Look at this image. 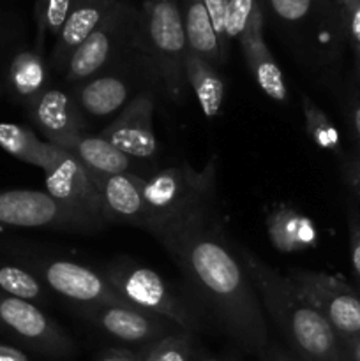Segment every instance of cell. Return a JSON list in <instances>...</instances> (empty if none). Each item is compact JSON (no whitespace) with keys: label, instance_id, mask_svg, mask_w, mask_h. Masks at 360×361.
Listing matches in <instances>:
<instances>
[{"label":"cell","instance_id":"obj_1","mask_svg":"<svg viewBox=\"0 0 360 361\" xmlns=\"http://www.w3.org/2000/svg\"><path fill=\"white\" fill-rule=\"evenodd\" d=\"M157 242L224 334L242 351L260 355L268 344L263 307L215 210L164 233Z\"/></svg>","mask_w":360,"mask_h":361},{"label":"cell","instance_id":"obj_2","mask_svg":"<svg viewBox=\"0 0 360 361\" xmlns=\"http://www.w3.org/2000/svg\"><path fill=\"white\" fill-rule=\"evenodd\" d=\"M263 312L300 361H346L342 341L327 319L300 296L289 279L265 264L251 250L236 247Z\"/></svg>","mask_w":360,"mask_h":361},{"label":"cell","instance_id":"obj_3","mask_svg":"<svg viewBox=\"0 0 360 361\" xmlns=\"http://www.w3.org/2000/svg\"><path fill=\"white\" fill-rule=\"evenodd\" d=\"M138 59L154 87L169 101L186 99V56L189 53L182 11L176 0H147L140 14Z\"/></svg>","mask_w":360,"mask_h":361},{"label":"cell","instance_id":"obj_4","mask_svg":"<svg viewBox=\"0 0 360 361\" xmlns=\"http://www.w3.org/2000/svg\"><path fill=\"white\" fill-rule=\"evenodd\" d=\"M215 161L217 159L212 157L200 169L180 162L145 178L143 197L148 210V233L155 240L215 210Z\"/></svg>","mask_w":360,"mask_h":361},{"label":"cell","instance_id":"obj_5","mask_svg":"<svg viewBox=\"0 0 360 361\" xmlns=\"http://www.w3.org/2000/svg\"><path fill=\"white\" fill-rule=\"evenodd\" d=\"M102 275L131 305L164 317L182 331L196 334L201 328L200 316L191 303L152 268L119 257L102 270Z\"/></svg>","mask_w":360,"mask_h":361},{"label":"cell","instance_id":"obj_6","mask_svg":"<svg viewBox=\"0 0 360 361\" xmlns=\"http://www.w3.org/2000/svg\"><path fill=\"white\" fill-rule=\"evenodd\" d=\"M140 14L131 7L116 2L97 28L85 39L67 62L66 81L71 85L83 83L104 73L112 63L136 46Z\"/></svg>","mask_w":360,"mask_h":361},{"label":"cell","instance_id":"obj_7","mask_svg":"<svg viewBox=\"0 0 360 361\" xmlns=\"http://www.w3.org/2000/svg\"><path fill=\"white\" fill-rule=\"evenodd\" d=\"M0 224L66 233H95L102 229L94 219L60 203L48 192L27 189L0 192Z\"/></svg>","mask_w":360,"mask_h":361},{"label":"cell","instance_id":"obj_8","mask_svg":"<svg viewBox=\"0 0 360 361\" xmlns=\"http://www.w3.org/2000/svg\"><path fill=\"white\" fill-rule=\"evenodd\" d=\"M286 277L309 305L330 323L341 341L360 337V295L323 271L289 268Z\"/></svg>","mask_w":360,"mask_h":361},{"label":"cell","instance_id":"obj_9","mask_svg":"<svg viewBox=\"0 0 360 361\" xmlns=\"http://www.w3.org/2000/svg\"><path fill=\"white\" fill-rule=\"evenodd\" d=\"M0 323L49 358H69L76 349L69 334L28 300L0 293Z\"/></svg>","mask_w":360,"mask_h":361},{"label":"cell","instance_id":"obj_10","mask_svg":"<svg viewBox=\"0 0 360 361\" xmlns=\"http://www.w3.org/2000/svg\"><path fill=\"white\" fill-rule=\"evenodd\" d=\"M80 314L109 338L134 345L136 349L179 331V328L164 317L138 309L131 303L80 307Z\"/></svg>","mask_w":360,"mask_h":361},{"label":"cell","instance_id":"obj_11","mask_svg":"<svg viewBox=\"0 0 360 361\" xmlns=\"http://www.w3.org/2000/svg\"><path fill=\"white\" fill-rule=\"evenodd\" d=\"M39 279L56 295L80 307L127 303L112 288L104 275L69 259H41L35 263Z\"/></svg>","mask_w":360,"mask_h":361},{"label":"cell","instance_id":"obj_12","mask_svg":"<svg viewBox=\"0 0 360 361\" xmlns=\"http://www.w3.org/2000/svg\"><path fill=\"white\" fill-rule=\"evenodd\" d=\"M155 99L150 90H141L99 133L113 147L131 159H152L157 155V137L154 129Z\"/></svg>","mask_w":360,"mask_h":361},{"label":"cell","instance_id":"obj_13","mask_svg":"<svg viewBox=\"0 0 360 361\" xmlns=\"http://www.w3.org/2000/svg\"><path fill=\"white\" fill-rule=\"evenodd\" d=\"M46 192L60 203L94 219L102 228L108 226L102 212L101 192L95 183L94 171L81 164L74 155L64 152L62 159L44 171Z\"/></svg>","mask_w":360,"mask_h":361},{"label":"cell","instance_id":"obj_14","mask_svg":"<svg viewBox=\"0 0 360 361\" xmlns=\"http://www.w3.org/2000/svg\"><path fill=\"white\" fill-rule=\"evenodd\" d=\"M108 224L133 226L148 231V210L143 197V176L131 173L102 175L94 171Z\"/></svg>","mask_w":360,"mask_h":361},{"label":"cell","instance_id":"obj_15","mask_svg":"<svg viewBox=\"0 0 360 361\" xmlns=\"http://www.w3.org/2000/svg\"><path fill=\"white\" fill-rule=\"evenodd\" d=\"M27 109L32 122L52 145L64 137L87 133L85 115L81 113L73 92L48 87L39 97L28 102Z\"/></svg>","mask_w":360,"mask_h":361},{"label":"cell","instance_id":"obj_16","mask_svg":"<svg viewBox=\"0 0 360 361\" xmlns=\"http://www.w3.org/2000/svg\"><path fill=\"white\" fill-rule=\"evenodd\" d=\"M240 41L244 60L247 63L251 76L254 78L258 87L263 94H267L272 101L286 102L288 101V87H286L284 74L279 67L277 60L274 59L268 46L263 39V18L260 9L254 14L249 28L244 32Z\"/></svg>","mask_w":360,"mask_h":361},{"label":"cell","instance_id":"obj_17","mask_svg":"<svg viewBox=\"0 0 360 361\" xmlns=\"http://www.w3.org/2000/svg\"><path fill=\"white\" fill-rule=\"evenodd\" d=\"M119 0H74L52 51L53 67L64 73L73 53L101 25Z\"/></svg>","mask_w":360,"mask_h":361},{"label":"cell","instance_id":"obj_18","mask_svg":"<svg viewBox=\"0 0 360 361\" xmlns=\"http://www.w3.org/2000/svg\"><path fill=\"white\" fill-rule=\"evenodd\" d=\"M73 95L81 113L94 118L116 115L131 101V80L120 73H101L73 85Z\"/></svg>","mask_w":360,"mask_h":361},{"label":"cell","instance_id":"obj_19","mask_svg":"<svg viewBox=\"0 0 360 361\" xmlns=\"http://www.w3.org/2000/svg\"><path fill=\"white\" fill-rule=\"evenodd\" d=\"M265 228L270 243L281 254L304 252L318 243V229L314 222L292 204L279 203L268 210Z\"/></svg>","mask_w":360,"mask_h":361},{"label":"cell","instance_id":"obj_20","mask_svg":"<svg viewBox=\"0 0 360 361\" xmlns=\"http://www.w3.org/2000/svg\"><path fill=\"white\" fill-rule=\"evenodd\" d=\"M55 147L74 155L81 164H85L92 171L102 173V175L131 173L133 169V159L127 157L124 152L113 147L108 140L101 137L99 134H74V136L56 141Z\"/></svg>","mask_w":360,"mask_h":361},{"label":"cell","instance_id":"obj_21","mask_svg":"<svg viewBox=\"0 0 360 361\" xmlns=\"http://www.w3.org/2000/svg\"><path fill=\"white\" fill-rule=\"evenodd\" d=\"M0 147L18 161L35 166L42 171L53 168L64 155V150L49 141L39 140L30 129L9 122H0Z\"/></svg>","mask_w":360,"mask_h":361},{"label":"cell","instance_id":"obj_22","mask_svg":"<svg viewBox=\"0 0 360 361\" xmlns=\"http://www.w3.org/2000/svg\"><path fill=\"white\" fill-rule=\"evenodd\" d=\"M187 87L194 92L201 111L207 118H215L224 104L226 83L217 66L189 51L186 56Z\"/></svg>","mask_w":360,"mask_h":361},{"label":"cell","instance_id":"obj_23","mask_svg":"<svg viewBox=\"0 0 360 361\" xmlns=\"http://www.w3.org/2000/svg\"><path fill=\"white\" fill-rule=\"evenodd\" d=\"M180 11H182L189 51L196 53L214 66L224 63L219 39L215 35L214 25H212L203 0H182Z\"/></svg>","mask_w":360,"mask_h":361},{"label":"cell","instance_id":"obj_24","mask_svg":"<svg viewBox=\"0 0 360 361\" xmlns=\"http://www.w3.org/2000/svg\"><path fill=\"white\" fill-rule=\"evenodd\" d=\"M9 85L14 94L25 101H34L48 88V71L37 51H21L9 66Z\"/></svg>","mask_w":360,"mask_h":361},{"label":"cell","instance_id":"obj_25","mask_svg":"<svg viewBox=\"0 0 360 361\" xmlns=\"http://www.w3.org/2000/svg\"><path fill=\"white\" fill-rule=\"evenodd\" d=\"M138 361H201L205 351L189 331H173L152 344L133 349Z\"/></svg>","mask_w":360,"mask_h":361},{"label":"cell","instance_id":"obj_26","mask_svg":"<svg viewBox=\"0 0 360 361\" xmlns=\"http://www.w3.org/2000/svg\"><path fill=\"white\" fill-rule=\"evenodd\" d=\"M302 115L306 122V133L321 150L332 152V154H341V136H339L337 127L332 123L327 113L309 97L304 94L302 99Z\"/></svg>","mask_w":360,"mask_h":361},{"label":"cell","instance_id":"obj_27","mask_svg":"<svg viewBox=\"0 0 360 361\" xmlns=\"http://www.w3.org/2000/svg\"><path fill=\"white\" fill-rule=\"evenodd\" d=\"M0 291L28 302H42L46 300L44 288L39 279L23 268L13 264H0Z\"/></svg>","mask_w":360,"mask_h":361},{"label":"cell","instance_id":"obj_28","mask_svg":"<svg viewBox=\"0 0 360 361\" xmlns=\"http://www.w3.org/2000/svg\"><path fill=\"white\" fill-rule=\"evenodd\" d=\"M74 0H37V53L42 51L46 35L59 37Z\"/></svg>","mask_w":360,"mask_h":361},{"label":"cell","instance_id":"obj_29","mask_svg":"<svg viewBox=\"0 0 360 361\" xmlns=\"http://www.w3.org/2000/svg\"><path fill=\"white\" fill-rule=\"evenodd\" d=\"M256 13L258 6L254 0H229L224 21V35L228 44L229 41L235 39L239 41L242 37Z\"/></svg>","mask_w":360,"mask_h":361},{"label":"cell","instance_id":"obj_30","mask_svg":"<svg viewBox=\"0 0 360 361\" xmlns=\"http://www.w3.org/2000/svg\"><path fill=\"white\" fill-rule=\"evenodd\" d=\"M272 11L286 23H296L307 18L313 7V0H268Z\"/></svg>","mask_w":360,"mask_h":361},{"label":"cell","instance_id":"obj_31","mask_svg":"<svg viewBox=\"0 0 360 361\" xmlns=\"http://www.w3.org/2000/svg\"><path fill=\"white\" fill-rule=\"evenodd\" d=\"M229 0H203L205 7L208 11L212 25H214L215 35L219 39V46H221L222 59L226 60V53H228V42H226L224 35V21H226V11H228Z\"/></svg>","mask_w":360,"mask_h":361},{"label":"cell","instance_id":"obj_32","mask_svg":"<svg viewBox=\"0 0 360 361\" xmlns=\"http://www.w3.org/2000/svg\"><path fill=\"white\" fill-rule=\"evenodd\" d=\"M342 7H344L349 39L355 48L356 60H360V0H342Z\"/></svg>","mask_w":360,"mask_h":361},{"label":"cell","instance_id":"obj_33","mask_svg":"<svg viewBox=\"0 0 360 361\" xmlns=\"http://www.w3.org/2000/svg\"><path fill=\"white\" fill-rule=\"evenodd\" d=\"M349 252L355 274L360 279V221H353L349 228Z\"/></svg>","mask_w":360,"mask_h":361},{"label":"cell","instance_id":"obj_34","mask_svg":"<svg viewBox=\"0 0 360 361\" xmlns=\"http://www.w3.org/2000/svg\"><path fill=\"white\" fill-rule=\"evenodd\" d=\"M260 361H300L293 353L286 351L277 344H267V348L260 353Z\"/></svg>","mask_w":360,"mask_h":361},{"label":"cell","instance_id":"obj_35","mask_svg":"<svg viewBox=\"0 0 360 361\" xmlns=\"http://www.w3.org/2000/svg\"><path fill=\"white\" fill-rule=\"evenodd\" d=\"M94 361H138L133 349L127 348H109L99 353Z\"/></svg>","mask_w":360,"mask_h":361},{"label":"cell","instance_id":"obj_36","mask_svg":"<svg viewBox=\"0 0 360 361\" xmlns=\"http://www.w3.org/2000/svg\"><path fill=\"white\" fill-rule=\"evenodd\" d=\"M342 349H344L346 361H360V337L342 341Z\"/></svg>","mask_w":360,"mask_h":361},{"label":"cell","instance_id":"obj_37","mask_svg":"<svg viewBox=\"0 0 360 361\" xmlns=\"http://www.w3.org/2000/svg\"><path fill=\"white\" fill-rule=\"evenodd\" d=\"M0 361H28L23 353L16 351L7 345H0Z\"/></svg>","mask_w":360,"mask_h":361},{"label":"cell","instance_id":"obj_38","mask_svg":"<svg viewBox=\"0 0 360 361\" xmlns=\"http://www.w3.org/2000/svg\"><path fill=\"white\" fill-rule=\"evenodd\" d=\"M353 127H355L356 136L360 137V104H356L353 109Z\"/></svg>","mask_w":360,"mask_h":361},{"label":"cell","instance_id":"obj_39","mask_svg":"<svg viewBox=\"0 0 360 361\" xmlns=\"http://www.w3.org/2000/svg\"><path fill=\"white\" fill-rule=\"evenodd\" d=\"M201 361H239L236 358H233V356H210V355H205Z\"/></svg>","mask_w":360,"mask_h":361},{"label":"cell","instance_id":"obj_40","mask_svg":"<svg viewBox=\"0 0 360 361\" xmlns=\"http://www.w3.org/2000/svg\"><path fill=\"white\" fill-rule=\"evenodd\" d=\"M356 171H359V178H360V157H359V166H356Z\"/></svg>","mask_w":360,"mask_h":361},{"label":"cell","instance_id":"obj_41","mask_svg":"<svg viewBox=\"0 0 360 361\" xmlns=\"http://www.w3.org/2000/svg\"><path fill=\"white\" fill-rule=\"evenodd\" d=\"M356 66H359V73H360V60H356Z\"/></svg>","mask_w":360,"mask_h":361}]
</instances>
